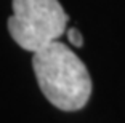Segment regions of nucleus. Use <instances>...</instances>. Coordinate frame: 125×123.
<instances>
[{
    "label": "nucleus",
    "instance_id": "1",
    "mask_svg": "<svg viewBox=\"0 0 125 123\" xmlns=\"http://www.w3.org/2000/svg\"><path fill=\"white\" fill-rule=\"evenodd\" d=\"M32 67L43 96L61 110H79L90 99L92 78L79 56L55 40L32 56Z\"/></svg>",
    "mask_w": 125,
    "mask_h": 123
},
{
    "label": "nucleus",
    "instance_id": "2",
    "mask_svg": "<svg viewBox=\"0 0 125 123\" xmlns=\"http://www.w3.org/2000/svg\"><path fill=\"white\" fill-rule=\"evenodd\" d=\"M67 19L58 0H13L8 30L22 50L35 53L62 35Z\"/></svg>",
    "mask_w": 125,
    "mask_h": 123
},
{
    "label": "nucleus",
    "instance_id": "3",
    "mask_svg": "<svg viewBox=\"0 0 125 123\" xmlns=\"http://www.w3.org/2000/svg\"><path fill=\"white\" fill-rule=\"evenodd\" d=\"M67 37H69V42L74 45V47L80 48L82 45H83V37H82V34L79 32L77 29H69V32H67Z\"/></svg>",
    "mask_w": 125,
    "mask_h": 123
}]
</instances>
